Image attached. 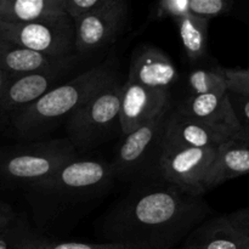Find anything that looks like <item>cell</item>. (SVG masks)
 Here are the masks:
<instances>
[{"label": "cell", "instance_id": "8fae6325", "mask_svg": "<svg viewBox=\"0 0 249 249\" xmlns=\"http://www.w3.org/2000/svg\"><path fill=\"white\" fill-rule=\"evenodd\" d=\"M168 108H170V91L151 89L126 80L123 84L119 111L122 134L129 135Z\"/></svg>", "mask_w": 249, "mask_h": 249}, {"label": "cell", "instance_id": "ffe728a7", "mask_svg": "<svg viewBox=\"0 0 249 249\" xmlns=\"http://www.w3.org/2000/svg\"><path fill=\"white\" fill-rule=\"evenodd\" d=\"M49 243L48 238L17 219L0 233V249H44Z\"/></svg>", "mask_w": 249, "mask_h": 249}, {"label": "cell", "instance_id": "1f68e13d", "mask_svg": "<svg viewBox=\"0 0 249 249\" xmlns=\"http://www.w3.org/2000/svg\"><path fill=\"white\" fill-rule=\"evenodd\" d=\"M246 70H247V71H249V67H248V68H246Z\"/></svg>", "mask_w": 249, "mask_h": 249}, {"label": "cell", "instance_id": "5bb4252c", "mask_svg": "<svg viewBox=\"0 0 249 249\" xmlns=\"http://www.w3.org/2000/svg\"><path fill=\"white\" fill-rule=\"evenodd\" d=\"M174 109L182 116L212 128L228 131L237 139L238 123L229 101L228 92L225 95H191Z\"/></svg>", "mask_w": 249, "mask_h": 249}, {"label": "cell", "instance_id": "8992f818", "mask_svg": "<svg viewBox=\"0 0 249 249\" xmlns=\"http://www.w3.org/2000/svg\"><path fill=\"white\" fill-rule=\"evenodd\" d=\"M113 178L111 163L77 158L31 189L50 198L77 202L94 197L105 190Z\"/></svg>", "mask_w": 249, "mask_h": 249}, {"label": "cell", "instance_id": "9a60e30c", "mask_svg": "<svg viewBox=\"0 0 249 249\" xmlns=\"http://www.w3.org/2000/svg\"><path fill=\"white\" fill-rule=\"evenodd\" d=\"M249 174V145L231 139L216 148V155L204 179V191L228 180Z\"/></svg>", "mask_w": 249, "mask_h": 249}, {"label": "cell", "instance_id": "ac0fdd59", "mask_svg": "<svg viewBox=\"0 0 249 249\" xmlns=\"http://www.w3.org/2000/svg\"><path fill=\"white\" fill-rule=\"evenodd\" d=\"M66 15L63 0H0V22L28 23Z\"/></svg>", "mask_w": 249, "mask_h": 249}, {"label": "cell", "instance_id": "277c9868", "mask_svg": "<svg viewBox=\"0 0 249 249\" xmlns=\"http://www.w3.org/2000/svg\"><path fill=\"white\" fill-rule=\"evenodd\" d=\"M78 158L67 138L38 141L0 155V177L29 187L46 180Z\"/></svg>", "mask_w": 249, "mask_h": 249}, {"label": "cell", "instance_id": "6da1fadb", "mask_svg": "<svg viewBox=\"0 0 249 249\" xmlns=\"http://www.w3.org/2000/svg\"><path fill=\"white\" fill-rule=\"evenodd\" d=\"M211 212L203 196L162 179L136 182L107 212L101 235L123 249H173Z\"/></svg>", "mask_w": 249, "mask_h": 249}, {"label": "cell", "instance_id": "e0dca14e", "mask_svg": "<svg viewBox=\"0 0 249 249\" xmlns=\"http://www.w3.org/2000/svg\"><path fill=\"white\" fill-rule=\"evenodd\" d=\"M74 55L56 58L34 53L0 38V72L9 78L56 67L72 60Z\"/></svg>", "mask_w": 249, "mask_h": 249}, {"label": "cell", "instance_id": "30bf717a", "mask_svg": "<svg viewBox=\"0 0 249 249\" xmlns=\"http://www.w3.org/2000/svg\"><path fill=\"white\" fill-rule=\"evenodd\" d=\"M216 155V148H163L160 179L191 194L203 196L204 179Z\"/></svg>", "mask_w": 249, "mask_h": 249}, {"label": "cell", "instance_id": "d6986e66", "mask_svg": "<svg viewBox=\"0 0 249 249\" xmlns=\"http://www.w3.org/2000/svg\"><path fill=\"white\" fill-rule=\"evenodd\" d=\"M179 29L182 48L191 62H198L207 53L208 19L189 14L174 19Z\"/></svg>", "mask_w": 249, "mask_h": 249}, {"label": "cell", "instance_id": "f546056e", "mask_svg": "<svg viewBox=\"0 0 249 249\" xmlns=\"http://www.w3.org/2000/svg\"><path fill=\"white\" fill-rule=\"evenodd\" d=\"M235 229L237 230L238 237H240L241 245H242L243 249H249V230H243V229L237 228Z\"/></svg>", "mask_w": 249, "mask_h": 249}, {"label": "cell", "instance_id": "2e32d148", "mask_svg": "<svg viewBox=\"0 0 249 249\" xmlns=\"http://www.w3.org/2000/svg\"><path fill=\"white\" fill-rule=\"evenodd\" d=\"M180 249H243L237 230L226 215L208 218L197 225Z\"/></svg>", "mask_w": 249, "mask_h": 249}, {"label": "cell", "instance_id": "44dd1931", "mask_svg": "<svg viewBox=\"0 0 249 249\" xmlns=\"http://www.w3.org/2000/svg\"><path fill=\"white\" fill-rule=\"evenodd\" d=\"M187 83L192 95H225L228 92L223 67L197 68L190 72Z\"/></svg>", "mask_w": 249, "mask_h": 249}, {"label": "cell", "instance_id": "7a4b0ae2", "mask_svg": "<svg viewBox=\"0 0 249 249\" xmlns=\"http://www.w3.org/2000/svg\"><path fill=\"white\" fill-rule=\"evenodd\" d=\"M116 68L111 61L100 63L72 80L56 85L40 99L21 109L9 125L17 138L38 140L53 131L101 90L117 83Z\"/></svg>", "mask_w": 249, "mask_h": 249}, {"label": "cell", "instance_id": "7402d4cb", "mask_svg": "<svg viewBox=\"0 0 249 249\" xmlns=\"http://www.w3.org/2000/svg\"><path fill=\"white\" fill-rule=\"evenodd\" d=\"M232 6L233 1L231 0H189L190 14L208 21L229 14Z\"/></svg>", "mask_w": 249, "mask_h": 249}, {"label": "cell", "instance_id": "9c48e42d", "mask_svg": "<svg viewBox=\"0 0 249 249\" xmlns=\"http://www.w3.org/2000/svg\"><path fill=\"white\" fill-rule=\"evenodd\" d=\"M128 19L124 0H105L94 11L74 21V53L89 55L114 40Z\"/></svg>", "mask_w": 249, "mask_h": 249}, {"label": "cell", "instance_id": "7c38bea8", "mask_svg": "<svg viewBox=\"0 0 249 249\" xmlns=\"http://www.w3.org/2000/svg\"><path fill=\"white\" fill-rule=\"evenodd\" d=\"M128 80L151 89L169 91L179 80V73L162 50L145 45L134 53Z\"/></svg>", "mask_w": 249, "mask_h": 249}, {"label": "cell", "instance_id": "52a82bcc", "mask_svg": "<svg viewBox=\"0 0 249 249\" xmlns=\"http://www.w3.org/2000/svg\"><path fill=\"white\" fill-rule=\"evenodd\" d=\"M0 38L50 57L74 55V23L67 15L28 23L0 22Z\"/></svg>", "mask_w": 249, "mask_h": 249}, {"label": "cell", "instance_id": "3957f363", "mask_svg": "<svg viewBox=\"0 0 249 249\" xmlns=\"http://www.w3.org/2000/svg\"><path fill=\"white\" fill-rule=\"evenodd\" d=\"M172 107L124 136L116 152L113 168L114 178L126 181H151L160 178V162L163 153Z\"/></svg>", "mask_w": 249, "mask_h": 249}, {"label": "cell", "instance_id": "5b68a950", "mask_svg": "<svg viewBox=\"0 0 249 249\" xmlns=\"http://www.w3.org/2000/svg\"><path fill=\"white\" fill-rule=\"evenodd\" d=\"M122 91L123 85L114 83L68 117L66 138L78 153L97 147L119 125Z\"/></svg>", "mask_w": 249, "mask_h": 249}, {"label": "cell", "instance_id": "cb8c5ba5", "mask_svg": "<svg viewBox=\"0 0 249 249\" xmlns=\"http://www.w3.org/2000/svg\"><path fill=\"white\" fill-rule=\"evenodd\" d=\"M155 18H179V17L189 15V0H164L156 5Z\"/></svg>", "mask_w": 249, "mask_h": 249}, {"label": "cell", "instance_id": "4dcf8cb0", "mask_svg": "<svg viewBox=\"0 0 249 249\" xmlns=\"http://www.w3.org/2000/svg\"><path fill=\"white\" fill-rule=\"evenodd\" d=\"M10 78L6 74H4L2 72H0V99H1L2 94H4V90L6 88L7 83H9Z\"/></svg>", "mask_w": 249, "mask_h": 249}, {"label": "cell", "instance_id": "603a6c76", "mask_svg": "<svg viewBox=\"0 0 249 249\" xmlns=\"http://www.w3.org/2000/svg\"><path fill=\"white\" fill-rule=\"evenodd\" d=\"M228 96L238 123L237 140L249 145V97L230 91Z\"/></svg>", "mask_w": 249, "mask_h": 249}, {"label": "cell", "instance_id": "4fadbf2b", "mask_svg": "<svg viewBox=\"0 0 249 249\" xmlns=\"http://www.w3.org/2000/svg\"><path fill=\"white\" fill-rule=\"evenodd\" d=\"M231 139L236 138L228 131L212 128L201 122L182 116L175 109H172L163 148H218Z\"/></svg>", "mask_w": 249, "mask_h": 249}, {"label": "cell", "instance_id": "d4e9b609", "mask_svg": "<svg viewBox=\"0 0 249 249\" xmlns=\"http://www.w3.org/2000/svg\"><path fill=\"white\" fill-rule=\"evenodd\" d=\"M228 83V91L249 97V71L224 68Z\"/></svg>", "mask_w": 249, "mask_h": 249}, {"label": "cell", "instance_id": "484cf974", "mask_svg": "<svg viewBox=\"0 0 249 249\" xmlns=\"http://www.w3.org/2000/svg\"><path fill=\"white\" fill-rule=\"evenodd\" d=\"M105 0H63V11L73 22L94 11Z\"/></svg>", "mask_w": 249, "mask_h": 249}, {"label": "cell", "instance_id": "f1b7e54d", "mask_svg": "<svg viewBox=\"0 0 249 249\" xmlns=\"http://www.w3.org/2000/svg\"><path fill=\"white\" fill-rule=\"evenodd\" d=\"M16 220V215L7 204L0 202V233L6 230Z\"/></svg>", "mask_w": 249, "mask_h": 249}, {"label": "cell", "instance_id": "83f0119b", "mask_svg": "<svg viewBox=\"0 0 249 249\" xmlns=\"http://www.w3.org/2000/svg\"><path fill=\"white\" fill-rule=\"evenodd\" d=\"M226 218L229 219V221H230L235 228L243 229V230H249V207L233 212V213L231 214H228Z\"/></svg>", "mask_w": 249, "mask_h": 249}, {"label": "cell", "instance_id": "ba28073f", "mask_svg": "<svg viewBox=\"0 0 249 249\" xmlns=\"http://www.w3.org/2000/svg\"><path fill=\"white\" fill-rule=\"evenodd\" d=\"M78 55L56 67L10 78L0 99V129L7 125L21 109L36 102L50 89L58 85L77 63Z\"/></svg>", "mask_w": 249, "mask_h": 249}, {"label": "cell", "instance_id": "4316f807", "mask_svg": "<svg viewBox=\"0 0 249 249\" xmlns=\"http://www.w3.org/2000/svg\"><path fill=\"white\" fill-rule=\"evenodd\" d=\"M44 249H123L121 246L114 243L100 242V243H88V242H58L49 243Z\"/></svg>", "mask_w": 249, "mask_h": 249}]
</instances>
